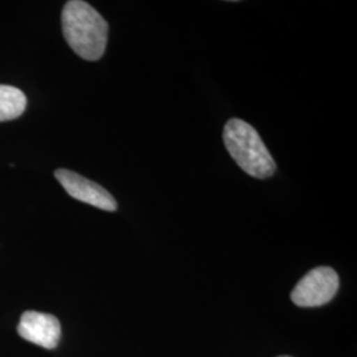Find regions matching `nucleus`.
Segmentation results:
<instances>
[{
  "label": "nucleus",
  "mask_w": 357,
  "mask_h": 357,
  "mask_svg": "<svg viewBox=\"0 0 357 357\" xmlns=\"http://www.w3.org/2000/svg\"><path fill=\"white\" fill-rule=\"evenodd\" d=\"M63 33L69 47L88 61L100 60L106 50L109 26L90 4L82 0H70L64 6Z\"/></svg>",
  "instance_id": "f257e3e1"
},
{
  "label": "nucleus",
  "mask_w": 357,
  "mask_h": 357,
  "mask_svg": "<svg viewBox=\"0 0 357 357\" xmlns=\"http://www.w3.org/2000/svg\"><path fill=\"white\" fill-rule=\"evenodd\" d=\"M222 137L230 156L243 172L257 178H270L275 172V162L252 125L231 118L224 128Z\"/></svg>",
  "instance_id": "f03ea898"
},
{
  "label": "nucleus",
  "mask_w": 357,
  "mask_h": 357,
  "mask_svg": "<svg viewBox=\"0 0 357 357\" xmlns=\"http://www.w3.org/2000/svg\"><path fill=\"white\" fill-rule=\"evenodd\" d=\"M339 290V277L331 268H312L296 283L291 301L299 307H319L331 302Z\"/></svg>",
  "instance_id": "7ed1b4c3"
},
{
  "label": "nucleus",
  "mask_w": 357,
  "mask_h": 357,
  "mask_svg": "<svg viewBox=\"0 0 357 357\" xmlns=\"http://www.w3.org/2000/svg\"><path fill=\"white\" fill-rule=\"evenodd\" d=\"M54 176L73 199L107 212L116 211L118 205L114 197L100 184L65 168L57 169Z\"/></svg>",
  "instance_id": "20e7f679"
},
{
  "label": "nucleus",
  "mask_w": 357,
  "mask_h": 357,
  "mask_svg": "<svg viewBox=\"0 0 357 357\" xmlns=\"http://www.w3.org/2000/svg\"><path fill=\"white\" fill-rule=\"evenodd\" d=\"M17 333L26 342L53 349L60 342L61 326L59 319L51 314L26 311L20 318Z\"/></svg>",
  "instance_id": "39448f33"
},
{
  "label": "nucleus",
  "mask_w": 357,
  "mask_h": 357,
  "mask_svg": "<svg viewBox=\"0 0 357 357\" xmlns=\"http://www.w3.org/2000/svg\"><path fill=\"white\" fill-rule=\"evenodd\" d=\"M26 94L15 86L0 85V122L16 119L24 113Z\"/></svg>",
  "instance_id": "423d86ee"
},
{
  "label": "nucleus",
  "mask_w": 357,
  "mask_h": 357,
  "mask_svg": "<svg viewBox=\"0 0 357 357\" xmlns=\"http://www.w3.org/2000/svg\"><path fill=\"white\" fill-rule=\"evenodd\" d=\"M278 357H291V356H278Z\"/></svg>",
  "instance_id": "0eeeda50"
}]
</instances>
